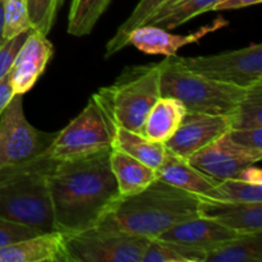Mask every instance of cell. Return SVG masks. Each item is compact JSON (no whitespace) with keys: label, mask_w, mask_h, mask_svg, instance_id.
I'll return each mask as SVG.
<instances>
[{"label":"cell","mask_w":262,"mask_h":262,"mask_svg":"<svg viewBox=\"0 0 262 262\" xmlns=\"http://www.w3.org/2000/svg\"><path fill=\"white\" fill-rule=\"evenodd\" d=\"M110 151L53 164L46 178L56 232L69 235L92 229L119 201Z\"/></svg>","instance_id":"obj_1"},{"label":"cell","mask_w":262,"mask_h":262,"mask_svg":"<svg viewBox=\"0 0 262 262\" xmlns=\"http://www.w3.org/2000/svg\"><path fill=\"white\" fill-rule=\"evenodd\" d=\"M200 197L156 179L142 192L120 197L95 228L158 238L173 225L199 216Z\"/></svg>","instance_id":"obj_2"},{"label":"cell","mask_w":262,"mask_h":262,"mask_svg":"<svg viewBox=\"0 0 262 262\" xmlns=\"http://www.w3.org/2000/svg\"><path fill=\"white\" fill-rule=\"evenodd\" d=\"M48 150L25 164L0 168V216L37 233L56 232L48 173Z\"/></svg>","instance_id":"obj_3"},{"label":"cell","mask_w":262,"mask_h":262,"mask_svg":"<svg viewBox=\"0 0 262 262\" xmlns=\"http://www.w3.org/2000/svg\"><path fill=\"white\" fill-rule=\"evenodd\" d=\"M160 97V63L127 67L110 86L92 95L112 135L117 127L142 133L146 118Z\"/></svg>","instance_id":"obj_4"},{"label":"cell","mask_w":262,"mask_h":262,"mask_svg":"<svg viewBox=\"0 0 262 262\" xmlns=\"http://www.w3.org/2000/svg\"><path fill=\"white\" fill-rule=\"evenodd\" d=\"M160 91L161 96L183 102L187 112L229 117L247 89L189 71L174 55L160 61Z\"/></svg>","instance_id":"obj_5"},{"label":"cell","mask_w":262,"mask_h":262,"mask_svg":"<svg viewBox=\"0 0 262 262\" xmlns=\"http://www.w3.org/2000/svg\"><path fill=\"white\" fill-rule=\"evenodd\" d=\"M69 262H141L150 238L92 229L63 235Z\"/></svg>","instance_id":"obj_6"},{"label":"cell","mask_w":262,"mask_h":262,"mask_svg":"<svg viewBox=\"0 0 262 262\" xmlns=\"http://www.w3.org/2000/svg\"><path fill=\"white\" fill-rule=\"evenodd\" d=\"M113 135L104 114L94 99L60 132H56L48 154L54 161L84 158L112 148Z\"/></svg>","instance_id":"obj_7"},{"label":"cell","mask_w":262,"mask_h":262,"mask_svg":"<svg viewBox=\"0 0 262 262\" xmlns=\"http://www.w3.org/2000/svg\"><path fill=\"white\" fill-rule=\"evenodd\" d=\"M56 132L36 129L23 112V95H14L0 115V168L31 161L45 152Z\"/></svg>","instance_id":"obj_8"},{"label":"cell","mask_w":262,"mask_h":262,"mask_svg":"<svg viewBox=\"0 0 262 262\" xmlns=\"http://www.w3.org/2000/svg\"><path fill=\"white\" fill-rule=\"evenodd\" d=\"M179 60L189 71L243 89L262 81L261 43L214 55L179 56Z\"/></svg>","instance_id":"obj_9"},{"label":"cell","mask_w":262,"mask_h":262,"mask_svg":"<svg viewBox=\"0 0 262 262\" xmlns=\"http://www.w3.org/2000/svg\"><path fill=\"white\" fill-rule=\"evenodd\" d=\"M261 158L262 151L245 147L225 133L187 160L200 171L220 182L237 178L242 169L257 164Z\"/></svg>","instance_id":"obj_10"},{"label":"cell","mask_w":262,"mask_h":262,"mask_svg":"<svg viewBox=\"0 0 262 262\" xmlns=\"http://www.w3.org/2000/svg\"><path fill=\"white\" fill-rule=\"evenodd\" d=\"M229 129V118L227 115L187 112L177 132L165 143V147L181 158L189 159Z\"/></svg>","instance_id":"obj_11"},{"label":"cell","mask_w":262,"mask_h":262,"mask_svg":"<svg viewBox=\"0 0 262 262\" xmlns=\"http://www.w3.org/2000/svg\"><path fill=\"white\" fill-rule=\"evenodd\" d=\"M225 26H228V20L219 17L193 32H189L187 35H174L165 28L143 25L129 33L128 45L130 43L136 49L148 55H164L168 58V56L177 55L179 49L189 43L199 42L206 35L215 32Z\"/></svg>","instance_id":"obj_12"},{"label":"cell","mask_w":262,"mask_h":262,"mask_svg":"<svg viewBox=\"0 0 262 262\" xmlns=\"http://www.w3.org/2000/svg\"><path fill=\"white\" fill-rule=\"evenodd\" d=\"M53 54L54 46L48 36L32 28L17 53L9 72L15 95L27 94L35 86L53 58Z\"/></svg>","instance_id":"obj_13"},{"label":"cell","mask_w":262,"mask_h":262,"mask_svg":"<svg viewBox=\"0 0 262 262\" xmlns=\"http://www.w3.org/2000/svg\"><path fill=\"white\" fill-rule=\"evenodd\" d=\"M199 215L237 233L262 232V202H232L200 197Z\"/></svg>","instance_id":"obj_14"},{"label":"cell","mask_w":262,"mask_h":262,"mask_svg":"<svg viewBox=\"0 0 262 262\" xmlns=\"http://www.w3.org/2000/svg\"><path fill=\"white\" fill-rule=\"evenodd\" d=\"M239 233L224 227L215 220L204 216H194L183 220L161 233L158 238L179 243L188 247L209 251L220 243L234 238Z\"/></svg>","instance_id":"obj_15"},{"label":"cell","mask_w":262,"mask_h":262,"mask_svg":"<svg viewBox=\"0 0 262 262\" xmlns=\"http://www.w3.org/2000/svg\"><path fill=\"white\" fill-rule=\"evenodd\" d=\"M0 262H69L59 232L40 233L0 248Z\"/></svg>","instance_id":"obj_16"},{"label":"cell","mask_w":262,"mask_h":262,"mask_svg":"<svg viewBox=\"0 0 262 262\" xmlns=\"http://www.w3.org/2000/svg\"><path fill=\"white\" fill-rule=\"evenodd\" d=\"M159 181L186 191L188 193L196 194L199 197H211L214 194L219 181H215L211 177L194 168L187 159L181 158L166 148L165 156L159 166Z\"/></svg>","instance_id":"obj_17"},{"label":"cell","mask_w":262,"mask_h":262,"mask_svg":"<svg viewBox=\"0 0 262 262\" xmlns=\"http://www.w3.org/2000/svg\"><path fill=\"white\" fill-rule=\"evenodd\" d=\"M110 166L120 197L140 193L158 179L155 169L117 148L110 151Z\"/></svg>","instance_id":"obj_18"},{"label":"cell","mask_w":262,"mask_h":262,"mask_svg":"<svg viewBox=\"0 0 262 262\" xmlns=\"http://www.w3.org/2000/svg\"><path fill=\"white\" fill-rule=\"evenodd\" d=\"M186 114L183 102L174 97L161 96L146 118L142 135L155 142L166 143L177 132Z\"/></svg>","instance_id":"obj_19"},{"label":"cell","mask_w":262,"mask_h":262,"mask_svg":"<svg viewBox=\"0 0 262 262\" xmlns=\"http://www.w3.org/2000/svg\"><path fill=\"white\" fill-rule=\"evenodd\" d=\"M112 148L123 151L141 163L158 170L165 156V143L148 140L142 133L117 127L113 130Z\"/></svg>","instance_id":"obj_20"},{"label":"cell","mask_w":262,"mask_h":262,"mask_svg":"<svg viewBox=\"0 0 262 262\" xmlns=\"http://www.w3.org/2000/svg\"><path fill=\"white\" fill-rule=\"evenodd\" d=\"M205 262H262V232L239 233L206 252Z\"/></svg>","instance_id":"obj_21"},{"label":"cell","mask_w":262,"mask_h":262,"mask_svg":"<svg viewBox=\"0 0 262 262\" xmlns=\"http://www.w3.org/2000/svg\"><path fill=\"white\" fill-rule=\"evenodd\" d=\"M219 0H168L145 25L173 30L188 20L211 12Z\"/></svg>","instance_id":"obj_22"},{"label":"cell","mask_w":262,"mask_h":262,"mask_svg":"<svg viewBox=\"0 0 262 262\" xmlns=\"http://www.w3.org/2000/svg\"><path fill=\"white\" fill-rule=\"evenodd\" d=\"M168 0H140L129 17L118 27L117 32L107 41L105 48V58L114 55L128 45V36L136 28L141 27L148 20V18L158 12Z\"/></svg>","instance_id":"obj_23"},{"label":"cell","mask_w":262,"mask_h":262,"mask_svg":"<svg viewBox=\"0 0 262 262\" xmlns=\"http://www.w3.org/2000/svg\"><path fill=\"white\" fill-rule=\"evenodd\" d=\"M206 251L151 238L141 262H205Z\"/></svg>","instance_id":"obj_24"},{"label":"cell","mask_w":262,"mask_h":262,"mask_svg":"<svg viewBox=\"0 0 262 262\" xmlns=\"http://www.w3.org/2000/svg\"><path fill=\"white\" fill-rule=\"evenodd\" d=\"M112 0H72L68 17L69 35L82 37L91 33Z\"/></svg>","instance_id":"obj_25"},{"label":"cell","mask_w":262,"mask_h":262,"mask_svg":"<svg viewBox=\"0 0 262 262\" xmlns=\"http://www.w3.org/2000/svg\"><path fill=\"white\" fill-rule=\"evenodd\" d=\"M228 118L230 129L262 127V81L248 87L243 99Z\"/></svg>","instance_id":"obj_26"},{"label":"cell","mask_w":262,"mask_h":262,"mask_svg":"<svg viewBox=\"0 0 262 262\" xmlns=\"http://www.w3.org/2000/svg\"><path fill=\"white\" fill-rule=\"evenodd\" d=\"M210 199L232 202H262V186L246 183L237 178L225 179L217 183Z\"/></svg>","instance_id":"obj_27"},{"label":"cell","mask_w":262,"mask_h":262,"mask_svg":"<svg viewBox=\"0 0 262 262\" xmlns=\"http://www.w3.org/2000/svg\"><path fill=\"white\" fill-rule=\"evenodd\" d=\"M4 37L7 40L32 30L28 17L27 0H3Z\"/></svg>","instance_id":"obj_28"},{"label":"cell","mask_w":262,"mask_h":262,"mask_svg":"<svg viewBox=\"0 0 262 262\" xmlns=\"http://www.w3.org/2000/svg\"><path fill=\"white\" fill-rule=\"evenodd\" d=\"M31 27L48 36L55 20L58 0H27Z\"/></svg>","instance_id":"obj_29"},{"label":"cell","mask_w":262,"mask_h":262,"mask_svg":"<svg viewBox=\"0 0 262 262\" xmlns=\"http://www.w3.org/2000/svg\"><path fill=\"white\" fill-rule=\"evenodd\" d=\"M31 31L32 30L25 31V32L19 33V35L9 38V40H7V42L0 48V79L4 76H7L10 72L13 61H14L15 56H17V53L19 51V49L22 48L25 41L27 40Z\"/></svg>","instance_id":"obj_30"},{"label":"cell","mask_w":262,"mask_h":262,"mask_svg":"<svg viewBox=\"0 0 262 262\" xmlns=\"http://www.w3.org/2000/svg\"><path fill=\"white\" fill-rule=\"evenodd\" d=\"M36 234H40V233L0 216V248L18 242V241L33 237Z\"/></svg>","instance_id":"obj_31"},{"label":"cell","mask_w":262,"mask_h":262,"mask_svg":"<svg viewBox=\"0 0 262 262\" xmlns=\"http://www.w3.org/2000/svg\"><path fill=\"white\" fill-rule=\"evenodd\" d=\"M227 135L234 142L239 143V145L245 146V147L262 151V127L229 129Z\"/></svg>","instance_id":"obj_32"},{"label":"cell","mask_w":262,"mask_h":262,"mask_svg":"<svg viewBox=\"0 0 262 262\" xmlns=\"http://www.w3.org/2000/svg\"><path fill=\"white\" fill-rule=\"evenodd\" d=\"M14 95L10 73H8L7 76L0 79V115L3 114V112L8 106V104H9Z\"/></svg>","instance_id":"obj_33"},{"label":"cell","mask_w":262,"mask_h":262,"mask_svg":"<svg viewBox=\"0 0 262 262\" xmlns=\"http://www.w3.org/2000/svg\"><path fill=\"white\" fill-rule=\"evenodd\" d=\"M262 0H219L214 7L212 12H223V10L241 9V8L251 7V5L260 4Z\"/></svg>","instance_id":"obj_34"},{"label":"cell","mask_w":262,"mask_h":262,"mask_svg":"<svg viewBox=\"0 0 262 262\" xmlns=\"http://www.w3.org/2000/svg\"><path fill=\"white\" fill-rule=\"evenodd\" d=\"M237 179H241V181L246 182V183L262 186V171L260 168L255 166V164L253 165H248L239 171V174L237 176Z\"/></svg>","instance_id":"obj_35"},{"label":"cell","mask_w":262,"mask_h":262,"mask_svg":"<svg viewBox=\"0 0 262 262\" xmlns=\"http://www.w3.org/2000/svg\"><path fill=\"white\" fill-rule=\"evenodd\" d=\"M7 42L4 37V17H3V0H0V48Z\"/></svg>","instance_id":"obj_36"},{"label":"cell","mask_w":262,"mask_h":262,"mask_svg":"<svg viewBox=\"0 0 262 262\" xmlns=\"http://www.w3.org/2000/svg\"><path fill=\"white\" fill-rule=\"evenodd\" d=\"M63 4H64V0H58V9H60Z\"/></svg>","instance_id":"obj_37"}]
</instances>
